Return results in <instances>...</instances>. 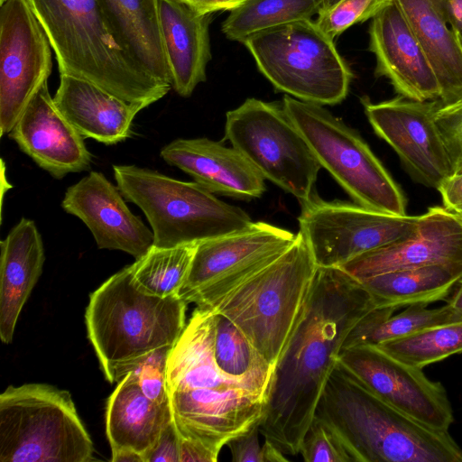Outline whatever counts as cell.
<instances>
[{
  "instance_id": "6da1fadb",
  "label": "cell",
  "mask_w": 462,
  "mask_h": 462,
  "mask_svg": "<svg viewBox=\"0 0 462 462\" xmlns=\"http://www.w3.org/2000/svg\"><path fill=\"white\" fill-rule=\"evenodd\" d=\"M375 303L340 268L318 267L302 315L272 375L259 431L283 454L300 452L324 386L353 328Z\"/></svg>"
},
{
  "instance_id": "7a4b0ae2",
  "label": "cell",
  "mask_w": 462,
  "mask_h": 462,
  "mask_svg": "<svg viewBox=\"0 0 462 462\" xmlns=\"http://www.w3.org/2000/svg\"><path fill=\"white\" fill-rule=\"evenodd\" d=\"M313 419L326 427L351 461L462 462V448L448 431L391 406L338 360Z\"/></svg>"
},
{
  "instance_id": "3957f363",
  "label": "cell",
  "mask_w": 462,
  "mask_h": 462,
  "mask_svg": "<svg viewBox=\"0 0 462 462\" xmlns=\"http://www.w3.org/2000/svg\"><path fill=\"white\" fill-rule=\"evenodd\" d=\"M50 41L60 74L88 80L147 106L171 85L146 70L120 42L97 0H28Z\"/></svg>"
},
{
  "instance_id": "277c9868",
  "label": "cell",
  "mask_w": 462,
  "mask_h": 462,
  "mask_svg": "<svg viewBox=\"0 0 462 462\" xmlns=\"http://www.w3.org/2000/svg\"><path fill=\"white\" fill-rule=\"evenodd\" d=\"M187 302L140 291L131 265L90 294L85 320L106 379L119 383L151 352L173 346L184 329Z\"/></svg>"
},
{
  "instance_id": "5b68a950",
  "label": "cell",
  "mask_w": 462,
  "mask_h": 462,
  "mask_svg": "<svg viewBox=\"0 0 462 462\" xmlns=\"http://www.w3.org/2000/svg\"><path fill=\"white\" fill-rule=\"evenodd\" d=\"M317 268L298 233L282 254L201 309L229 319L274 366L302 315Z\"/></svg>"
},
{
  "instance_id": "8992f818",
  "label": "cell",
  "mask_w": 462,
  "mask_h": 462,
  "mask_svg": "<svg viewBox=\"0 0 462 462\" xmlns=\"http://www.w3.org/2000/svg\"><path fill=\"white\" fill-rule=\"evenodd\" d=\"M113 171L124 199L144 213L154 246L198 244L254 223L245 211L217 199L195 181L175 180L135 165H113Z\"/></svg>"
},
{
  "instance_id": "52a82bcc",
  "label": "cell",
  "mask_w": 462,
  "mask_h": 462,
  "mask_svg": "<svg viewBox=\"0 0 462 462\" xmlns=\"http://www.w3.org/2000/svg\"><path fill=\"white\" fill-rule=\"evenodd\" d=\"M93 453L69 392L25 383L1 393V462H88Z\"/></svg>"
},
{
  "instance_id": "ba28073f",
  "label": "cell",
  "mask_w": 462,
  "mask_h": 462,
  "mask_svg": "<svg viewBox=\"0 0 462 462\" xmlns=\"http://www.w3.org/2000/svg\"><path fill=\"white\" fill-rule=\"evenodd\" d=\"M243 44L279 91L321 106L338 104L347 96L353 74L334 41L312 19L258 32Z\"/></svg>"
},
{
  "instance_id": "9c48e42d",
  "label": "cell",
  "mask_w": 462,
  "mask_h": 462,
  "mask_svg": "<svg viewBox=\"0 0 462 462\" xmlns=\"http://www.w3.org/2000/svg\"><path fill=\"white\" fill-rule=\"evenodd\" d=\"M282 104L321 167L355 203L384 213L406 215L401 189L355 129L321 105L289 95Z\"/></svg>"
},
{
  "instance_id": "30bf717a",
  "label": "cell",
  "mask_w": 462,
  "mask_h": 462,
  "mask_svg": "<svg viewBox=\"0 0 462 462\" xmlns=\"http://www.w3.org/2000/svg\"><path fill=\"white\" fill-rule=\"evenodd\" d=\"M225 139L268 180L300 201L321 168L282 104L250 97L226 114Z\"/></svg>"
},
{
  "instance_id": "8fae6325",
  "label": "cell",
  "mask_w": 462,
  "mask_h": 462,
  "mask_svg": "<svg viewBox=\"0 0 462 462\" xmlns=\"http://www.w3.org/2000/svg\"><path fill=\"white\" fill-rule=\"evenodd\" d=\"M299 234L318 267L339 268L369 251L409 236L420 216H398L356 203L327 201L313 191L300 201Z\"/></svg>"
},
{
  "instance_id": "7c38bea8",
  "label": "cell",
  "mask_w": 462,
  "mask_h": 462,
  "mask_svg": "<svg viewBox=\"0 0 462 462\" xmlns=\"http://www.w3.org/2000/svg\"><path fill=\"white\" fill-rule=\"evenodd\" d=\"M296 237L289 230L254 221L243 230L198 243L178 296L205 308L273 261Z\"/></svg>"
},
{
  "instance_id": "4fadbf2b",
  "label": "cell",
  "mask_w": 462,
  "mask_h": 462,
  "mask_svg": "<svg viewBox=\"0 0 462 462\" xmlns=\"http://www.w3.org/2000/svg\"><path fill=\"white\" fill-rule=\"evenodd\" d=\"M0 135L8 134L51 73V46L28 0L0 5Z\"/></svg>"
},
{
  "instance_id": "5bb4252c",
  "label": "cell",
  "mask_w": 462,
  "mask_h": 462,
  "mask_svg": "<svg viewBox=\"0 0 462 462\" xmlns=\"http://www.w3.org/2000/svg\"><path fill=\"white\" fill-rule=\"evenodd\" d=\"M338 361L391 406L430 428L448 431L454 414L447 391L421 368L371 344L342 348Z\"/></svg>"
},
{
  "instance_id": "9a60e30c",
  "label": "cell",
  "mask_w": 462,
  "mask_h": 462,
  "mask_svg": "<svg viewBox=\"0 0 462 462\" xmlns=\"http://www.w3.org/2000/svg\"><path fill=\"white\" fill-rule=\"evenodd\" d=\"M361 103L375 134L396 152L414 180L438 189L452 175L434 121L438 100L421 102L400 96L373 103L363 97Z\"/></svg>"
},
{
  "instance_id": "2e32d148",
  "label": "cell",
  "mask_w": 462,
  "mask_h": 462,
  "mask_svg": "<svg viewBox=\"0 0 462 462\" xmlns=\"http://www.w3.org/2000/svg\"><path fill=\"white\" fill-rule=\"evenodd\" d=\"M179 435L219 454L233 438L260 423L265 398L243 388H200L170 394Z\"/></svg>"
},
{
  "instance_id": "e0dca14e",
  "label": "cell",
  "mask_w": 462,
  "mask_h": 462,
  "mask_svg": "<svg viewBox=\"0 0 462 462\" xmlns=\"http://www.w3.org/2000/svg\"><path fill=\"white\" fill-rule=\"evenodd\" d=\"M369 50L375 57V76L389 79L400 96L439 100L440 86L431 63L394 0L372 18Z\"/></svg>"
},
{
  "instance_id": "ac0fdd59",
  "label": "cell",
  "mask_w": 462,
  "mask_h": 462,
  "mask_svg": "<svg viewBox=\"0 0 462 462\" xmlns=\"http://www.w3.org/2000/svg\"><path fill=\"white\" fill-rule=\"evenodd\" d=\"M62 208L88 227L99 249L119 250L143 257L154 236L126 206L119 189L98 171H90L66 190Z\"/></svg>"
},
{
  "instance_id": "d6986e66",
  "label": "cell",
  "mask_w": 462,
  "mask_h": 462,
  "mask_svg": "<svg viewBox=\"0 0 462 462\" xmlns=\"http://www.w3.org/2000/svg\"><path fill=\"white\" fill-rule=\"evenodd\" d=\"M462 263V217L444 207L420 216L409 236L363 254L339 268L356 278L434 263Z\"/></svg>"
},
{
  "instance_id": "ffe728a7",
  "label": "cell",
  "mask_w": 462,
  "mask_h": 462,
  "mask_svg": "<svg viewBox=\"0 0 462 462\" xmlns=\"http://www.w3.org/2000/svg\"><path fill=\"white\" fill-rule=\"evenodd\" d=\"M21 151L55 179L89 169L92 154L44 84L8 134Z\"/></svg>"
},
{
  "instance_id": "44dd1931",
  "label": "cell",
  "mask_w": 462,
  "mask_h": 462,
  "mask_svg": "<svg viewBox=\"0 0 462 462\" xmlns=\"http://www.w3.org/2000/svg\"><path fill=\"white\" fill-rule=\"evenodd\" d=\"M160 154L212 193L250 200L265 191V179L243 153L219 142L180 138L166 144Z\"/></svg>"
},
{
  "instance_id": "7402d4cb",
  "label": "cell",
  "mask_w": 462,
  "mask_h": 462,
  "mask_svg": "<svg viewBox=\"0 0 462 462\" xmlns=\"http://www.w3.org/2000/svg\"><path fill=\"white\" fill-rule=\"evenodd\" d=\"M54 101L83 138L106 145L132 134L133 121L144 104L127 102L79 78L60 74Z\"/></svg>"
},
{
  "instance_id": "603a6c76",
  "label": "cell",
  "mask_w": 462,
  "mask_h": 462,
  "mask_svg": "<svg viewBox=\"0 0 462 462\" xmlns=\"http://www.w3.org/2000/svg\"><path fill=\"white\" fill-rule=\"evenodd\" d=\"M158 8L171 88L188 97L207 79L211 14H199L180 0H158Z\"/></svg>"
},
{
  "instance_id": "cb8c5ba5",
  "label": "cell",
  "mask_w": 462,
  "mask_h": 462,
  "mask_svg": "<svg viewBox=\"0 0 462 462\" xmlns=\"http://www.w3.org/2000/svg\"><path fill=\"white\" fill-rule=\"evenodd\" d=\"M0 245V337L9 344L22 309L42 273L44 246L35 223L25 217Z\"/></svg>"
},
{
  "instance_id": "d4e9b609",
  "label": "cell",
  "mask_w": 462,
  "mask_h": 462,
  "mask_svg": "<svg viewBox=\"0 0 462 462\" xmlns=\"http://www.w3.org/2000/svg\"><path fill=\"white\" fill-rule=\"evenodd\" d=\"M171 420V401L157 403L150 400L140 389L133 373H128L106 403V432L111 450L129 448L141 454L144 460L162 429Z\"/></svg>"
},
{
  "instance_id": "484cf974",
  "label": "cell",
  "mask_w": 462,
  "mask_h": 462,
  "mask_svg": "<svg viewBox=\"0 0 462 462\" xmlns=\"http://www.w3.org/2000/svg\"><path fill=\"white\" fill-rule=\"evenodd\" d=\"M215 331V313L197 307L169 354L167 383L170 394L200 388H242L226 378L216 364Z\"/></svg>"
},
{
  "instance_id": "4316f807",
  "label": "cell",
  "mask_w": 462,
  "mask_h": 462,
  "mask_svg": "<svg viewBox=\"0 0 462 462\" xmlns=\"http://www.w3.org/2000/svg\"><path fill=\"white\" fill-rule=\"evenodd\" d=\"M423 47L438 78L439 101L462 97V50L441 9L440 0H394Z\"/></svg>"
},
{
  "instance_id": "83f0119b",
  "label": "cell",
  "mask_w": 462,
  "mask_h": 462,
  "mask_svg": "<svg viewBox=\"0 0 462 462\" xmlns=\"http://www.w3.org/2000/svg\"><path fill=\"white\" fill-rule=\"evenodd\" d=\"M120 42L151 74L171 85L158 0H97Z\"/></svg>"
},
{
  "instance_id": "f1b7e54d",
  "label": "cell",
  "mask_w": 462,
  "mask_h": 462,
  "mask_svg": "<svg viewBox=\"0 0 462 462\" xmlns=\"http://www.w3.org/2000/svg\"><path fill=\"white\" fill-rule=\"evenodd\" d=\"M462 278V263H434L358 280L376 308L399 309L446 300Z\"/></svg>"
},
{
  "instance_id": "f546056e",
  "label": "cell",
  "mask_w": 462,
  "mask_h": 462,
  "mask_svg": "<svg viewBox=\"0 0 462 462\" xmlns=\"http://www.w3.org/2000/svg\"><path fill=\"white\" fill-rule=\"evenodd\" d=\"M215 315L214 355L219 371L242 388L265 398L274 366L229 319Z\"/></svg>"
},
{
  "instance_id": "4dcf8cb0",
  "label": "cell",
  "mask_w": 462,
  "mask_h": 462,
  "mask_svg": "<svg viewBox=\"0 0 462 462\" xmlns=\"http://www.w3.org/2000/svg\"><path fill=\"white\" fill-rule=\"evenodd\" d=\"M395 309L375 308L366 314L349 332L342 348L358 345H379L439 325L460 322L462 315L448 304L429 309L427 305H411L397 315Z\"/></svg>"
},
{
  "instance_id": "1f68e13d",
  "label": "cell",
  "mask_w": 462,
  "mask_h": 462,
  "mask_svg": "<svg viewBox=\"0 0 462 462\" xmlns=\"http://www.w3.org/2000/svg\"><path fill=\"white\" fill-rule=\"evenodd\" d=\"M323 0H248L230 11L222 32L243 43L253 35L289 23L311 19Z\"/></svg>"
},
{
  "instance_id": "d6a6232c",
  "label": "cell",
  "mask_w": 462,
  "mask_h": 462,
  "mask_svg": "<svg viewBox=\"0 0 462 462\" xmlns=\"http://www.w3.org/2000/svg\"><path fill=\"white\" fill-rule=\"evenodd\" d=\"M197 244L151 249L131 264L133 281L143 292L166 298L179 294L190 271Z\"/></svg>"
},
{
  "instance_id": "836d02e7",
  "label": "cell",
  "mask_w": 462,
  "mask_h": 462,
  "mask_svg": "<svg viewBox=\"0 0 462 462\" xmlns=\"http://www.w3.org/2000/svg\"><path fill=\"white\" fill-rule=\"evenodd\" d=\"M377 346L393 357L422 369L462 353V321L426 328Z\"/></svg>"
},
{
  "instance_id": "e575fe53",
  "label": "cell",
  "mask_w": 462,
  "mask_h": 462,
  "mask_svg": "<svg viewBox=\"0 0 462 462\" xmlns=\"http://www.w3.org/2000/svg\"><path fill=\"white\" fill-rule=\"evenodd\" d=\"M392 0H337L322 7L316 24L333 41L350 26L372 19Z\"/></svg>"
},
{
  "instance_id": "d590c367",
  "label": "cell",
  "mask_w": 462,
  "mask_h": 462,
  "mask_svg": "<svg viewBox=\"0 0 462 462\" xmlns=\"http://www.w3.org/2000/svg\"><path fill=\"white\" fill-rule=\"evenodd\" d=\"M434 121L448 153L452 175L462 173V97L448 103L438 100Z\"/></svg>"
},
{
  "instance_id": "8d00e7d4",
  "label": "cell",
  "mask_w": 462,
  "mask_h": 462,
  "mask_svg": "<svg viewBox=\"0 0 462 462\" xmlns=\"http://www.w3.org/2000/svg\"><path fill=\"white\" fill-rule=\"evenodd\" d=\"M171 347L155 349L131 371L142 392L157 403L171 401L167 383V362Z\"/></svg>"
},
{
  "instance_id": "74e56055",
  "label": "cell",
  "mask_w": 462,
  "mask_h": 462,
  "mask_svg": "<svg viewBox=\"0 0 462 462\" xmlns=\"http://www.w3.org/2000/svg\"><path fill=\"white\" fill-rule=\"evenodd\" d=\"M299 453L306 462L351 461L326 427L315 419L303 437Z\"/></svg>"
},
{
  "instance_id": "f35d334b",
  "label": "cell",
  "mask_w": 462,
  "mask_h": 462,
  "mask_svg": "<svg viewBox=\"0 0 462 462\" xmlns=\"http://www.w3.org/2000/svg\"><path fill=\"white\" fill-rule=\"evenodd\" d=\"M145 462H180V435L173 418L144 457Z\"/></svg>"
},
{
  "instance_id": "ab89813d",
  "label": "cell",
  "mask_w": 462,
  "mask_h": 462,
  "mask_svg": "<svg viewBox=\"0 0 462 462\" xmlns=\"http://www.w3.org/2000/svg\"><path fill=\"white\" fill-rule=\"evenodd\" d=\"M259 434L258 423L226 443L234 462H263Z\"/></svg>"
},
{
  "instance_id": "60d3db41",
  "label": "cell",
  "mask_w": 462,
  "mask_h": 462,
  "mask_svg": "<svg viewBox=\"0 0 462 462\" xmlns=\"http://www.w3.org/2000/svg\"><path fill=\"white\" fill-rule=\"evenodd\" d=\"M444 208L457 215L462 214V173L447 178L438 188Z\"/></svg>"
},
{
  "instance_id": "b9f144b4",
  "label": "cell",
  "mask_w": 462,
  "mask_h": 462,
  "mask_svg": "<svg viewBox=\"0 0 462 462\" xmlns=\"http://www.w3.org/2000/svg\"><path fill=\"white\" fill-rule=\"evenodd\" d=\"M218 455L199 442L180 436V462H216Z\"/></svg>"
},
{
  "instance_id": "7bdbcfd3",
  "label": "cell",
  "mask_w": 462,
  "mask_h": 462,
  "mask_svg": "<svg viewBox=\"0 0 462 462\" xmlns=\"http://www.w3.org/2000/svg\"><path fill=\"white\" fill-rule=\"evenodd\" d=\"M199 14H211L217 11L236 8L231 0H180Z\"/></svg>"
},
{
  "instance_id": "ee69618b",
  "label": "cell",
  "mask_w": 462,
  "mask_h": 462,
  "mask_svg": "<svg viewBox=\"0 0 462 462\" xmlns=\"http://www.w3.org/2000/svg\"><path fill=\"white\" fill-rule=\"evenodd\" d=\"M441 9L449 27L462 30V0H440Z\"/></svg>"
},
{
  "instance_id": "f6af8a7d",
  "label": "cell",
  "mask_w": 462,
  "mask_h": 462,
  "mask_svg": "<svg viewBox=\"0 0 462 462\" xmlns=\"http://www.w3.org/2000/svg\"><path fill=\"white\" fill-rule=\"evenodd\" d=\"M263 462H284L289 459L271 442L264 440L262 446Z\"/></svg>"
},
{
  "instance_id": "bcb514c9",
  "label": "cell",
  "mask_w": 462,
  "mask_h": 462,
  "mask_svg": "<svg viewBox=\"0 0 462 462\" xmlns=\"http://www.w3.org/2000/svg\"><path fill=\"white\" fill-rule=\"evenodd\" d=\"M112 451L113 462H144L141 454L129 448H118Z\"/></svg>"
},
{
  "instance_id": "7dc6e473",
  "label": "cell",
  "mask_w": 462,
  "mask_h": 462,
  "mask_svg": "<svg viewBox=\"0 0 462 462\" xmlns=\"http://www.w3.org/2000/svg\"><path fill=\"white\" fill-rule=\"evenodd\" d=\"M446 301L452 310L462 315V278L457 283L453 294L449 295Z\"/></svg>"
},
{
  "instance_id": "c3c4849f",
  "label": "cell",
  "mask_w": 462,
  "mask_h": 462,
  "mask_svg": "<svg viewBox=\"0 0 462 462\" xmlns=\"http://www.w3.org/2000/svg\"><path fill=\"white\" fill-rule=\"evenodd\" d=\"M455 32L456 37H457V39L458 41L459 46H460V48L462 50V30L457 31V32Z\"/></svg>"
},
{
  "instance_id": "681fc988",
  "label": "cell",
  "mask_w": 462,
  "mask_h": 462,
  "mask_svg": "<svg viewBox=\"0 0 462 462\" xmlns=\"http://www.w3.org/2000/svg\"><path fill=\"white\" fill-rule=\"evenodd\" d=\"M246 1L248 0H231V2L235 5L236 8Z\"/></svg>"
},
{
  "instance_id": "f907efd6",
  "label": "cell",
  "mask_w": 462,
  "mask_h": 462,
  "mask_svg": "<svg viewBox=\"0 0 462 462\" xmlns=\"http://www.w3.org/2000/svg\"><path fill=\"white\" fill-rule=\"evenodd\" d=\"M336 1H337V0H323L322 7H325V6L330 5H332L333 3H335ZM322 7H321V8H322Z\"/></svg>"
},
{
  "instance_id": "816d5d0a",
  "label": "cell",
  "mask_w": 462,
  "mask_h": 462,
  "mask_svg": "<svg viewBox=\"0 0 462 462\" xmlns=\"http://www.w3.org/2000/svg\"><path fill=\"white\" fill-rule=\"evenodd\" d=\"M5 0H0V5L3 4Z\"/></svg>"
},
{
  "instance_id": "f5cc1de1",
  "label": "cell",
  "mask_w": 462,
  "mask_h": 462,
  "mask_svg": "<svg viewBox=\"0 0 462 462\" xmlns=\"http://www.w3.org/2000/svg\"><path fill=\"white\" fill-rule=\"evenodd\" d=\"M459 216L462 217V214H461V215H459Z\"/></svg>"
}]
</instances>
